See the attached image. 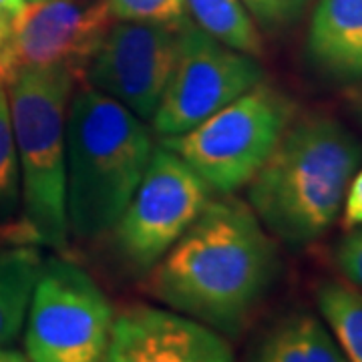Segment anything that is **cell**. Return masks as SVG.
Wrapping results in <instances>:
<instances>
[{"label":"cell","instance_id":"cell-15","mask_svg":"<svg viewBox=\"0 0 362 362\" xmlns=\"http://www.w3.org/2000/svg\"><path fill=\"white\" fill-rule=\"evenodd\" d=\"M187 16L199 30L233 51L258 59L264 42L242 0H185Z\"/></svg>","mask_w":362,"mask_h":362},{"label":"cell","instance_id":"cell-5","mask_svg":"<svg viewBox=\"0 0 362 362\" xmlns=\"http://www.w3.org/2000/svg\"><path fill=\"white\" fill-rule=\"evenodd\" d=\"M296 105L268 83L240 95L204 123L161 145L185 161L211 192L230 195L246 187L294 121Z\"/></svg>","mask_w":362,"mask_h":362},{"label":"cell","instance_id":"cell-7","mask_svg":"<svg viewBox=\"0 0 362 362\" xmlns=\"http://www.w3.org/2000/svg\"><path fill=\"white\" fill-rule=\"evenodd\" d=\"M211 194L185 161L163 145L156 147L113 228L117 254L133 270L149 272L199 218Z\"/></svg>","mask_w":362,"mask_h":362},{"label":"cell","instance_id":"cell-18","mask_svg":"<svg viewBox=\"0 0 362 362\" xmlns=\"http://www.w3.org/2000/svg\"><path fill=\"white\" fill-rule=\"evenodd\" d=\"M111 18L180 28L189 21L185 0H105Z\"/></svg>","mask_w":362,"mask_h":362},{"label":"cell","instance_id":"cell-12","mask_svg":"<svg viewBox=\"0 0 362 362\" xmlns=\"http://www.w3.org/2000/svg\"><path fill=\"white\" fill-rule=\"evenodd\" d=\"M306 52L337 81H362V0H316Z\"/></svg>","mask_w":362,"mask_h":362},{"label":"cell","instance_id":"cell-24","mask_svg":"<svg viewBox=\"0 0 362 362\" xmlns=\"http://www.w3.org/2000/svg\"><path fill=\"white\" fill-rule=\"evenodd\" d=\"M26 2H39V0H26Z\"/></svg>","mask_w":362,"mask_h":362},{"label":"cell","instance_id":"cell-21","mask_svg":"<svg viewBox=\"0 0 362 362\" xmlns=\"http://www.w3.org/2000/svg\"><path fill=\"white\" fill-rule=\"evenodd\" d=\"M342 206H344V214H342L344 228L346 230L362 228V169L350 180Z\"/></svg>","mask_w":362,"mask_h":362},{"label":"cell","instance_id":"cell-11","mask_svg":"<svg viewBox=\"0 0 362 362\" xmlns=\"http://www.w3.org/2000/svg\"><path fill=\"white\" fill-rule=\"evenodd\" d=\"M105 362H233V352L206 324L135 304L115 314Z\"/></svg>","mask_w":362,"mask_h":362},{"label":"cell","instance_id":"cell-13","mask_svg":"<svg viewBox=\"0 0 362 362\" xmlns=\"http://www.w3.org/2000/svg\"><path fill=\"white\" fill-rule=\"evenodd\" d=\"M246 362H349L330 330L310 312H292L259 338Z\"/></svg>","mask_w":362,"mask_h":362},{"label":"cell","instance_id":"cell-10","mask_svg":"<svg viewBox=\"0 0 362 362\" xmlns=\"http://www.w3.org/2000/svg\"><path fill=\"white\" fill-rule=\"evenodd\" d=\"M180 28L111 23L85 69L89 87L115 99L143 121L153 119L177 63Z\"/></svg>","mask_w":362,"mask_h":362},{"label":"cell","instance_id":"cell-2","mask_svg":"<svg viewBox=\"0 0 362 362\" xmlns=\"http://www.w3.org/2000/svg\"><path fill=\"white\" fill-rule=\"evenodd\" d=\"M361 161V141L342 123L328 115L302 117L247 183V206L286 244H312L340 216Z\"/></svg>","mask_w":362,"mask_h":362},{"label":"cell","instance_id":"cell-3","mask_svg":"<svg viewBox=\"0 0 362 362\" xmlns=\"http://www.w3.org/2000/svg\"><path fill=\"white\" fill-rule=\"evenodd\" d=\"M153 143L143 119L93 87L66 109V216L81 240L111 232L135 194Z\"/></svg>","mask_w":362,"mask_h":362},{"label":"cell","instance_id":"cell-17","mask_svg":"<svg viewBox=\"0 0 362 362\" xmlns=\"http://www.w3.org/2000/svg\"><path fill=\"white\" fill-rule=\"evenodd\" d=\"M21 204V168L14 141L8 93L0 87V221L8 220Z\"/></svg>","mask_w":362,"mask_h":362},{"label":"cell","instance_id":"cell-22","mask_svg":"<svg viewBox=\"0 0 362 362\" xmlns=\"http://www.w3.org/2000/svg\"><path fill=\"white\" fill-rule=\"evenodd\" d=\"M26 0H0V45L6 40L16 16L25 11Z\"/></svg>","mask_w":362,"mask_h":362},{"label":"cell","instance_id":"cell-6","mask_svg":"<svg viewBox=\"0 0 362 362\" xmlns=\"http://www.w3.org/2000/svg\"><path fill=\"white\" fill-rule=\"evenodd\" d=\"M115 312L99 284L75 262H42L25 320L30 362H105Z\"/></svg>","mask_w":362,"mask_h":362},{"label":"cell","instance_id":"cell-23","mask_svg":"<svg viewBox=\"0 0 362 362\" xmlns=\"http://www.w3.org/2000/svg\"><path fill=\"white\" fill-rule=\"evenodd\" d=\"M0 362H30V361L26 358V354H23V352L2 346V349H0Z\"/></svg>","mask_w":362,"mask_h":362},{"label":"cell","instance_id":"cell-19","mask_svg":"<svg viewBox=\"0 0 362 362\" xmlns=\"http://www.w3.org/2000/svg\"><path fill=\"white\" fill-rule=\"evenodd\" d=\"M254 23L264 30H284L306 14L312 0H242Z\"/></svg>","mask_w":362,"mask_h":362},{"label":"cell","instance_id":"cell-16","mask_svg":"<svg viewBox=\"0 0 362 362\" xmlns=\"http://www.w3.org/2000/svg\"><path fill=\"white\" fill-rule=\"evenodd\" d=\"M318 310L349 362H362V290L349 282H324Z\"/></svg>","mask_w":362,"mask_h":362},{"label":"cell","instance_id":"cell-20","mask_svg":"<svg viewBox=\"0 0 362 362\" xmlns=\"http://www.w3.org/2000/svg\"><path fill=\"white\" fill-rule=\"evenodd\" d=\"M334 262L342 278L362 290V230L346 233L334 250Z\"/></svg>","mask_w":362,"mask_h":362},{"label":"cell","instance_id":"cell-1","mask_svg":"<svg viewBox=\"0 0 362 362\" xmlns=\"http://www.w3.org/2000/svg\"><path fill=\"white\" fill-rule=\"evenodd\" d=\"M280 258L272 233L252 207L223 195L209 199L199 218L149 274V292L169 310L238 337L268 296Z\"/></svg>","mask_w":362,"mask_h":362},{"label":"cell","instance_id":"cell-4","mask_svg":"<svg viewBox=\"0 0 362 362\" xmlns=\"http://www.w3.org/2000/svg\"><path fill=\"white\" fill-rule=\"evenodd\" d=\"M66 66L26 71L6 87L21 168V202L40 246L65 250L66 109L75 83Z\"/></svg>","mask_w":362,"mask_h":362},{"label":"cell","instance_id":"cell-9","mask_svg":"<svg viewBox=\"0 0 362 362\" xmlns=\"http://www.w3.org/2000/svg\"><path fill=\"white\" fill-rule=\"evenodd\" d=\"M105 0L26 2L0 45V87L26 71L66 66L81 75L111 26Z\"/></svg>","mask_w":362,"mask_h":362},{"label":"cell","instance_id":"cell-14","mask_svg":"<svg viewBox=\"0 0 362 362\" xmlns=\"http://www.w3.org/2000/svg\"><path fill=\"white\" fill-rule=\"evenodd\" d=\"M40 268L37 246L0 244V349L21 334Z\"/></svg>","mask_w":362,"mask_h":362},{"label":"cell","instance_id":"cell-25","mask_svg":"<svg viewBox=\"0 0 362 362\" xmlns=\"http://www.w3.org/2000/svg\"><path fill=\"white\" fill-rule=\"evenodd\" d=\"M361 113H362V103H361Z\"/></svg>","mask_w":362,"mask_h":362},{"label":"cell","instance_id":"cell-8","mask_svg":"<svg viewBox=\"0 0 362 362\" xmlns=\"http://www.w3.org/2000/svg\"><path fill=\"white\" fill-rule=\"evenodd\" d=\"M262 81L264 71L254 57L233 51L185 21L177 63L151 119L153 129L161 137L183 135Z\"/></svg>","mask_w":362,"mask_h":362}]
</instances>
